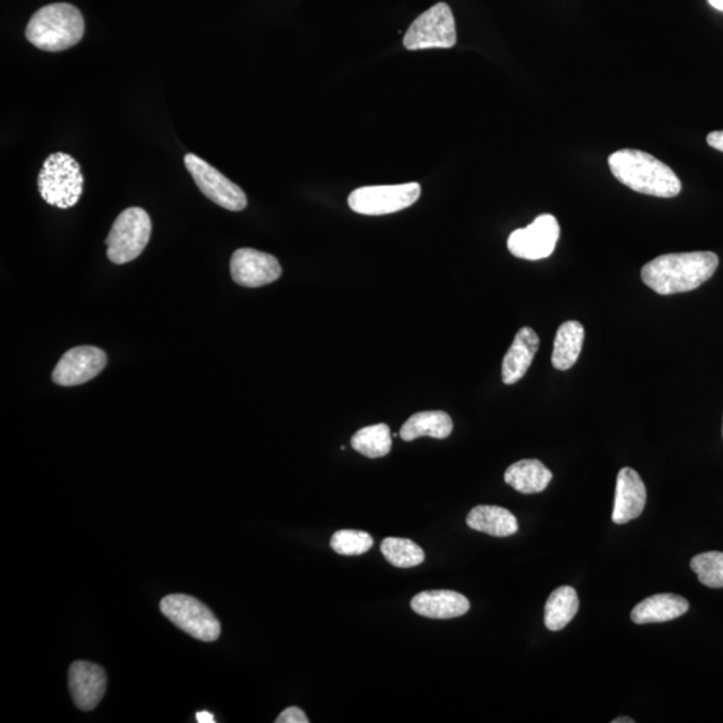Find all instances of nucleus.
Listing matches in <instances>:
<instances>
[{"label": "nucleus", "mask_w": 723, "mask_h": 723, "mask_svg": "<svg viewBox=\"0 0 723 723\" xmlns=\"http://www.w3.org/2000/svg\"><path fill=\"white\" fill-rule=\"evenodd\" d=\"M720 259L714 252H683L658 256L642 268V280L659 296L696 290L713 277Z\"/></svg>", "instance_id": "obj_1"}, {"label": "nucleus", "mask_w": 723, "mask_h": 723, "mask_svg": "<svg viewBox=\"0 0 723 723\" xmlns=\"http://www.w3.org/2000/svg\"><path fill=\"white\" fill-rule=\"evenodd\" d=\"M612 175L627 188L654 197H675L682 184L673 169L649 153L622 149L609 157Z\"/></svg>", "instance_id": "obj_2"}, {"label": "nucleus", "mask_w": 723, "mask_h": 723, "mask_svg": "<svg viewBox=\"0 0 723 723\" xmlns=\"http://www.w3.org/2000/svg\"><path fill=\"white\" fill-rule=\"evenodd\" d=\"M85 34L81 11L69 3L44 6L30 19L25 38L35 48L56 53L75 47Z\"/></svg>", "instance_id": "obj_3"}, {"label": "nucleus", "mask_w": 723, "mask_h": 723, "mask_svg": "<svg viewBox=\"0 0 723 723\" xmlns=\"http://www.w3.org/2000/svg\"><path fill=\"white\" fill-rule=\"evenodd\" d=\"M38 188L50 206L69 209L80 202L83 192L81 166L66 153H54L47 158L38 177Z\"/></svg>", "instance_id": "obj_4"}, {"label": "nucleus", "mask_w": 723, "mask_h": 723, "mask_svg": "<svg viewBox=\"0 0 723 723\" xmlns=\"http://www.w3.org/2000/svg\"><path fill=\"white\" fill-rule=\"evenodd\" d=\"M152 220L143 208H127L115 219L106 239L107 258L126 265L143 254L151 240Z\"/></svg>", "instance_id": "obj_5"}, {"label": "nucleus", "mask_w": 723, "mask_h": 723, "mask_svg": "<svg viewBox=\"0 0 723 723\" xmlns=\"http://www.w3.org/2000/svg\"><path fill=\"white\" fill-rule=\"evenodd\" d=\"M159 610L173 624L197 641L215 642L220 638L219 619L206 605L189 595H168L159 603Z\"/></svg>", "instance_id": "obj_6"}, {"label": "nucleus", "mask_w": 723, "mask_h": 723, "mask_svg": "<svg viewBox=\"0 0 723 723\" xmlns=\"http://www.w3.org/2000/svg\"><path fill=\"white\" fill-rule=\"evenodd\" d=\"M457 43L456 21L446 3L433 6L412 23L403 38L407 50L451 49Z\"/></svg>", "instance_id": "obj_7"}, {"label": "nucleus", "mask_w": 723, "mask_h": 723, "mask_svg": "<svg viewBox=\"0 0 723 723\" xmlns=\"http://www.w3.org/2000/svg\"><path fill=\"white\" fill-rule=\"evenodd\" d=\"M420 196L419 183L374 185L355 189L349 196V206L360 215L382 216L412 207Z\"/></svg>", "instance_id": "obj_8"}, {"label": "nucleus", "mask_w": 723, "mask_h": 723, "mask_svg": "<svg viewBox=\"0 0 723 723\" xmlns=\"http://www.w3.org/2000/svg\"><path fill=\"white\" fill-rule=\"evenodd\" d=\"M185 166L202 194L224 209L240 213L247 207V196L239 185L230 182L223 173L203 158L188 153L184 158Z\"/></svg>", "instance_id": "obj_9"}, {"label": "nucleus", "mask_w": 723, "mask_h": 723, "mask_svg": "<svg viewBox=\"0 0 723 723\" xmlns=\"http://www.w3.org/2000/svg\"><path fill=\"white\" fill-rule=\"evenodd\" d=\"M560 227L552 215L536 217L527 228L516 229L508 239L509 252L524 260H541L551 256L558 245Z\"/></svg>", "instance_id": "obj_10"}, {"label": "nucleus", "mask_w": 723, "mask_h": 723, "mask_svg": "<svg viewBox=\"0 0 723 723\" xmlns=\"http://www.w3.org/2000/svg\"><path fill=\"white\" fill-rule=\"evenodd\" d=\"M104 350L80 345L66 351L53 371V381L60 386H79L92 381L106 368Z\"/></svg>", "instance_id": "obj_11"}, {"label": "nucleus", "mask_w": 723, "mask_h": 723, "mask_svg": "<svg viewBox=\"0 0 723 723\" xmlns=\"http://www.w3.org/2000/svg\"><path fill=\"white\" fill-rule=\"evenodd\" d=\"M230 275L236 285L258 288L273 283L281 277V267L275 256L254 248H240L230 259Z\"/></svg>", "instance_id": "obj_12"}, {"label": "nucleus", "mask_w": 723, "mask_h": 723, "mask_svg": "<svg viewBox=\"0 0 723 723\" xmlns=\"http://www.w3.org/2000/svg\"><path fill=\"white\" fill-rule=\"evenodd\" d=\"M107 678L105 670L99 664L76 661L69 669V690L75 706L83 712L99 706L104 699Z\"/></svg>", "instance_id": "obj_13"}, {"label": "nucleus", "mask_w": 723, "mask_h": 723, "mask_svg": "<svg viewBox=\"0 0 723 723\" xmlns=\"http://www.w3.org/2000/svg\"><path fill=\"white\" fill-rule=\"evenodd\" d=\"M648 502V492L638 472L631 468L620 469L617 479L616 502H613L612 521L618 526L636 520L642 515Z\"/></svg>", "instance_id": "obj_14"}, {"label": "nucleus", "mask_w": 723, "mask_h": 723, "mask_svg": "<svg viewBox=\"0 0 723 723\" xmlns=\"http://www.w3.org/2000/svg\"><path fill=\"white\" fill-rule=\"evenodd\" d=\"M412 610L421 617L431 619H453L465 616L471 610L468 598L450 590L425 591L411 601Z\"/></svg>", "instance_id": "obj_15"}, {"label": "nucleus", "mask_w": 723, "mask_h": 723, "mask_svg": "<svg viewBox=\"0 0 723 723\" xmlns=\"http://www.w3.org/2000/svg\"><path fill=\"white\" fill-rule=\"evenodd\" d=\"M539 344L540 339L535 330L530 328L518 330L514 343L503 360L502 376L505 385H515L527 374Z\"/></svg>", "instance_id": "obj_16"}, {"label": "nucleus", "mask_w": 723, "mask_h": 723, "mask_svg": "<svg viewBox=\"0 0 723 723\" xmlns=\"http://www.w3.org/2000/svg\"><path fill=\"white\" fill-rule=\"evenodd\" d=\"M689 611V601L675 593H658L633 607L631 620L637 624L664 623Z\"/></svg>", "instance_id": "obj_17"}, {"label": "nucleus", "mask_w": 723, "mask_h": 723, "mask_svg": "<svg viewBox=\"0 0 723 723\" xmlns=\"http://www.w3.org/2000/svg\"><path fill=\"white\" fill-rule=\"evenodd\" d=\"M505 483L523 495L540 494L552 479V472L539 459H521L510 465L504 475Z\"/></svg>", "instance_id": "obj_18"}, {"label": "nucleus", "mask_w": 723, "mask_h": 723, "mask_svg": "<svg viewBox=\"0 0 723 723\" xmlns=\"http://www.w3.org/2000/svg\"><path fill=\"white\" fill-rule=\"evenodd\" d=\"M468 527L495 537H508L518 530L517 518L508 509L496 505H478L466 517Z\"/></svg>", "instance_id": "obj_19"}, {"label": "nucleus", "mask_w": 723, "mask_h": 723, "mask_svg": "<svg viewBox=\"0 0 723 723\" xmlns=\"http://www.w3.org/2000/svg\"><path fill=\"white\" fill-rule=\"evenodd\" d=\"M453 432V421L451 415L445 412H421L413 414L405 424L402 425L400 436L406 443L420 437H432L445 440Z\"/></svg>", "instance_id": "obj_20"}, {"label": "nucleus", "mask_w": 723, "mask_h": 723, "mask_svg": "<svg viewBox=\"0 0 723 723\" xmlns=\"http://www.w3.org/2000/svg\"><path fill=\"white\" fill-rule=\"evenodd\" d=\"M585 343V328L578 321L562 323L556 332L552 364L556 370L566 371L578 362Z\"/></svg>", "instance_id": "obj_21"}, {"label": "nucleus", "mask_w": 723, "mask_h": 723, "mask_svg": "<svg viewBox=\"0 0 723 723\" xmlns=\"http://www.w3.org/2000/svg\"><path fill=\"white\" fill-rule=\"evenodd\" d=\"M579 611L578 593L572 587H559L549 595L544 611V623L549 631H560L571 622Z\"/></svg>", "instance_id": "obj_22"}, {"label": "nucleus", "mask_w": 723, "mask_h": 723, "mask_svg": "<svg viewBox=\"0 0 723 723\" xmlns=\"http://www.w3.org/2000/svg\"><path fill=\"white\" fill-rule=\"evenodd\" d=\"M392 432L386 424L371 425L361 428L351 438V446L358 453L369 458L388 456L392 451Z\"/></svg>", "instance_id": "obj_23"}, {"label": "nucleus", "mask_w": 723, "mask_h": 723, "mask_svg": "<svg viewBox=\"0 0 723 723\" xmlns=\"http://www.w3.org/2000/svg\"><path fill=\"white\" fill-rule=\"evenodd\" d=\"M381 552L396 568H413L425 561V552L412 540L388 537L381 544Z\"/></svg>", "instance_id": "obj_24"}, {"label": "nucleus", "mask_w": 723, "mask_h": 723, "mask_svg": "<svg viewBox=\"0 0 723 723\" xmlns=\"http://www.w3.org/2000/svg\"><path fill=\"white\" fill-rule=\"evenodd\" d=\"M691 569L699 576L703 586L723 588V552H705L694 556Z\"/></svg>", "instance_id": "obj_25"}, {"label": "nucleus", "mask_w": 723, "mask_h": 723, "mask_svg": "<svg viewBox=\"0 0 723 723\" xmlns=\"http://www.w3.org/2000/svg\"><path fill=\"white\" fill-rule=\"evenodd\" d=\"M331 548L342 556H360L370 551L374 546L373 537L363 530H338L331 537Z\"/></svg>", "instance_id": "obj_26"}, {"label": "nucleus", "mask_w": 723, "mask_h": 723, "mask_svg": "<svg viewBox=\"0 0 723 723\" xmlns=\"http://www.w3.org/2000/svg\"><path fill=\"white\" fill-rule=\"evenodd\" d=\"M277 723H309L310 720L307 719L306 713L303 710H300L299 707L291 706L285 710L283 713H281L277 720H275Z\"/></svg>", "instance_id": "obj_27"}, {"label": "nucleus", "mask_w": 723, "mask_h": 723, "mask_svg": "<svg viewBox=\"0 0 723 723\" xmlns=\"http://www.w3.org/2000/svg\"><path fill=\"white\" fill-rule=\"evenodd\" d=\"M707 144L713 149L723 152V131L712 132L707 136Z\"/></svg>", "instance_id": "obj_28"}, {"label": "nucleus", "mask_w": 723, "mask_h": 723, "mask_svg": "<svg viewBox=\"0 0 723 723\" xmlns=\"http://www.w3.org/2000/svg\"><path fill=\"white\" fill-rule=\"evenodd\" d=\"M196 719H197V722H200V723H214L215 722L214 715L208 713V712L197 713Z\"/></svg>", "instance_id": "obj_29"}, {"label": "nucleus", "mask_w": 723, "mask_h": 723, "mask_svg": "<svg viewBox=\"0 0 723 723\" xmlns=\"http://www.w3.org/2000/svg\"><path fill=\"white\" fill-rule=\"evenodd\" d=\"M709 3L715 10L723 11V0H709Z\"/></svg>", "instance_id": "obj_30"}, {"label": "nucleus", "mask_w": 723, "mask_h": 723, "mask_svg": "<svg viewBox=\"0 0 723 723\" xmlns=\"http://www.w3.org/2000/svg\"><path fill=\"white\" fill-rule=\"evenodd\" d=\"M633 722L636 721L629 719V716H622V719H617L612 721V723H633Z\"/></svg>", "instance_id": "obj_31"}, {"label": "nucleus", "mask_w": 723, "mask_h": 723, "mask_svg": "<svg viewBox=\"0 0 723 723\" xmlns=\"http://www.w3.org/2000/svg\"><path fill=\"white\" fill-rule=\"evenodd\" d=\"M722 434H723V427H722Z\"/></svg>", "instance_id": "obj_32"}]
</instances>
